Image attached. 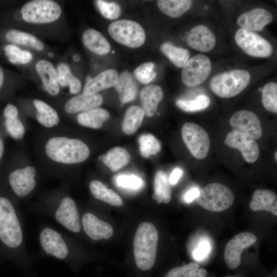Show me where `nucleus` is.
I'll return each mask as SVG.
<instances>
[{"label":"nucleus","mask_w":277,"mask_h":277,"mask_svg":"<svg viewBox=\"0 0 277 277\" xmlns=\"http://www.w3.org/2000/svg\"><path fill=\"white\" fill-rule=\"evenodd\" d=\"M159 239L155 226L149 222L140 224L133 240V251L137 267L146 271L153 266L156 255Z\"/></svg>","instance_id":"f03ea898"},{"label":"nucleus","mask_w":277,"mask_h":277,"mask_svg":"<svg viewBox=\"0 0 277 277\" xmlns=\"http://www.w3.org/2000/svg\"><path fill=\"white\" fill-rule=\"evenodd\" d=\"M210 102V99L207 95L202 94L192 100H177L176 104L185 111L195 112L206 108L209 106Z\"/></svg>","instance_id":"ea45409f"},{"label":"nucleus","mask_w":277,"mask_h":277,"mask_svg":"<svg viewBox=\"0 0 277 277\" xmlns=\"http://www.w3.org/2000/svg\"><path fill=\"white\" fill-rule=\"evenodd\" d=\"M83 230L92 240L98 241L110 238L113 233L112 226L91 213H85L81 219Z\"/></svg>","instance_id":"6ab92c4d"},{"label":"nucleus","mask_w":277,"mask_h":277,"mask_svg":"<svg viewBox=\"0 0 277 277\" xmlns=\"http://www.w3.org/2000/svg\"><path fill=\"white\" fill-rule=\"evenodd\" d=\"M207 270L194 262L172 268L165 277H206Z\"/></svg>","instance_id":"e433bc0d"},{"label":"nucleus","mask_w":277,"mask_h":277,"mask_svg":"<svg viewBox=\"0 0 277 277\" xmlns=\"http://www.w3.org/2000/svg\"><path fill=\"white\" fill-rule=\"evenodd\" d=\"M182 173V170L180 168H177L174 169L171 173L169 178L168 179L170 184L172 185H175V184H176L179 179H180Z\"/></svg>","instance_id":"09e8293b"},{"label":"nucleus","mask_w":277,"mask_h":277,"mask_svg":"<svg viewBox=\"0 0 277 277\" xmlns=\"http://www.w3.org/2000/svg\"><path fill=\"white\" fill-rule=\"evenodd\" d=\"M57 74L59 84L63 87L69 86L71 94H76L81 91V82L73 75L70 68L66 63H61L58 64Z\"/></svg>","instance_id":"72a5a7b5"},{"label":"nucleus","mask_w":277,"mask_h":277,"mask_svg":"<svg viewBox=\"0 0 277 277\" xmlns=\"http://www.w3.org/2000/svg\"><path fill=\"white\" fill-rule=\"evenodd\" d=\"M196 199L197 204L204 209L212 212H221L233 204L234 196L232 190L226 186L212 183L203 188Z\"/></svg>","instance_id":"39448f33"},{"label":"nucleus","mask_w":277,"mask_h":277,"mask_svg":"<svg viewBox=\"0 0 277 277\" xmlns=\"http://www.w3.org/2000/svg\"><path fill=\"white\" fill-rule=\"evenodd\" d=\"M225 277H238V276H225Z\"/></svg>","instance_id":"6e6d98bb"},{"label":"nucleus","mask_w":277,"mask_h":277,"mask_svg":"<svg viewBox=\"0 0 277 277\" xmlns=\"http://www.w3.org/2000/svg\"><path fill=\"white\" fill-rule=\"evenodd\" d=\"M236 44L248 55L255 57H268L273 52L271 44L260 35L242 28L235 32Z\"/></svg>","instance_id":"1a4fd4ad"},{"label":"nucleus","mask_w":277,"mask_h":277,"mask_svg":"<svg viewBox=\"0 0 277 277\" xmlns=\"http://www.w3.org/2000/svg\"><path fill=\"white\" fill-rule=\"evenodd\" d=\"M45 151L51 160L65 164L82 163L90 155V150L84 142L64 136L50 138L46 144Z\"/></svg>","instance_id":"f257e3e1"},{"label":"nucleus","mask_w":277,"mask_h":277,"mask_svg":"<svg viewBox=\"0 0 277 277\" xmlns=\"http://www.w3.org/2000/svg\"><path fill=\"white\" fill-rule=\"evenodd\" d=\"M273 19L271 13L268 10L258 8L241 14L236 21L238 25L243 29L260 31L270 23Z\"/></svg>","instance_id":"a211bd4d"},{"label":"nucleus","mask_w":277,"mask_h":277,"mask_svg":"<svg viewBox=\"0 0 277 277\" xmlns=\"http://www.w3.org/2000/svg\"><path fill=\"white\" fill-rule=\"evenodd\" d=\"M89 187L91 194L96 199L112 206H123L121 197L113 190L108 189L102 182L93 180L89 183Z\"/></svg>","instance_id":"c85d7f7f"},{"label":"nucleus","mask_w":277,"mask_h":277,"mask_svg":"<svg viewBox=\"0 0 277 277\" xmlns=\"http://www.w3.org/2000/svg\"><path fill=\"white\" fill-rule=\"evenodd\" d=\"M274 159L275 161H277V151H276L274 153Z\"/></svg>","instance_id":"5fc2aeb1"},{"label":"nucleus","mask_w":277,"mask_h":277,"mask_svg":"<svg viewBox=\"0 0 277 277\" xmlns=\"http://www.w3.org/2000/svg\"><path fill=\"white\" fill-rule=\"evenodd\" d=\"M33 104L36 109V118L43 126L51 128L58 124L60 118L56 111L45 102L35 100Z\"/></svg>","instance_id":"2f4dec72"},{"label":"nucleus","mask_w":277,"mask_h":277,"mask_svg":"<svg viewBox=\"0 0 277 277\" xmlns=\"http://www.w3.org/2000/svg\"><path fill=\"white\" fill-rule=\"evenodd\" d=\"M181 133L185 144L194 157L202 160L207 156L210 142L203 127L194 123H186L182 128Z\"/></svg>","instance_id":"6e6552de"},{"label":"nucleus","mask_w":277,"mask_h":277,"mask_svg":"<svg viewBox=\"0 0 277 277\" xmlns=\"http://www.w3.org/2000/svg\"><path fill=\"white\" fill-rule=\"evenodd\" d=\"M4 115L6 119L18 117V111L16 107L12 104H8L4 109Z\"/></svg>","instance_id":"de8ad7c7"},{"label":"nucleus","mask_w":277,"mask_h":277,"mask_svg":"<svg viewBox=\"0 0 277 277\" xmlns=\"http://www.w3.org/2000/svg\"><path fill=\"white\" fill-rule=\"evenodd\" d=\"M262 102L264 108L269 112L277 113V84H266L262 90Z\"/></svg>","instance_id":"4c0bfd02"},{"label":"nucleus","mask_w":277,"mask_h":277,"mask_svg":"<svg viewBox=\"0 0 277 277\" xmlns=\"http://www.w3.org/2000/svg\"><path fill=\"white\" fill-rule=\"evenodd\" d=\"M0 240L7 247L23 246L24 233L16 210L7 198L0 197Z\"/></svg>","instance_id":"7ed1b4c3"},{"label":"nucleus","mask_w":277,"mask_h":277,"mask_svg":"<svg viewBox=\"0 0 277 277\" xmlns=\"http://www.w3.org/2000/svg\"><path fill=\"white\" fill-rule=\"evenodd\" d=\"M4 82V74L0 67V89H1Z\"/></svg>","instance_id":"603ef678"},{"label":"nucleus","mask_w":277,"mask_h":277,"mask_svg":"<svg viewBox=\"0 0 277 277\" xmlns=\"http://www.w3.org/2000/svg\"><path fill=\"white\" fill-rule=\"evenodd\" d=\"M95 2L101 13L105 18L114 19L120 16L121 9L116 3L99 0L95 1Z\"/></svg>","instance_id":"37998d69"},{"label":"nucleus","mask_w":277,"mask_h":277,"mask_svg":"<svg viewBox=\"0 0 277 277\" xmlns=\"http://www.w3.org/2000/svg\"><path fill=\"white\" fill-rule=\"evenodd\" d=\"M23 19L33 24H46L57 19L62 9L55 2L51 0H34L25 4L21 10Z\"/></svg>","instance_id":"0eeeda50"},{"label":"nucleus","mask_w":277,"mask_h":277,"mask_svg":"<svg viewBox=\"0 0 277 277\" xmlns=\"http://www.w3.org/2000/svg\"><path fill=\"white\" fill-rule=\"evenodd\" d=\"M56 221L68 230L78 233L81 229V221L74 201L70 197H64L54 212Z\"/></svg>","instance_id":"2eb2a0df"},{"label":"nucleus","mask_w":277,"mask_h":277,"mask_svg":"<svg viewBox=\"0 0 277 277\" xmlns=\"http://www.w3.org/2000/svg\"><path fill=\"white\" fill-rule=\"evenodd\" d=\"M115 89L118 94L119 99L123 104L133 101L137 93V86L132 74L125 71L118 76Z\"/></svg>","instance_id":"393cba45"},{"label":"nucleus","mask_w":277,"mask_h":277,"mask_svg":"<svg viewBox=\"0 0 277 277\" xmlns=\"http://www.w3.org/2000/svg\"><path fill=\"white\" fill-rule=\"evenodd\" d=\"M6 37L9 42L27 45L37 50H42L44 48L43 43L34 35L20 30H10L6 33Z\"/></svg>","instance_id":"c9c22d12"},{"label":"nucleus","mask_w":277,"mask_h":277,"mask_svg":"<svg viewBox=\"0 0 277 277\" xmlns=\"http://www.w3.org/2000/svg\"><path fill=\"white\" fill-rule=\"evenodd\" d=\"M39 243L47 254L64 260L69 253L68 245L62 234L49 227L44 228L39 234Z\"/></svg>","instance_id":"ddd939ff"},{"label":"nucleus","mask_w":277,"mask_h":277,"mask_svg":"<svg viewBox=\"0 0 277 277\" xmlns=\"http://www.w3.org/2000/svg\"><path fill=\"white\" fill-rule=\"evenodd\" d=\"M103 101L99 93L86 95L82 94L69 99L65 105V110L69 113L85 111L100 106Z\"/></svg>","instance_id":"b1692460"},{"label":"nucleus","mask_w":277,"mask_h":277,"mask_svg":"<svg viewBox=\"0 0 277 277\" xmlns=\"http://www.w3.org/2000/svg\"><path fill=\"white\" fill-rule=\"evenodd\" d=\"M109 116L107 110L96 107L79 113L77 116V120L80 125L84 127L99 129Z\"/></svg>","instance_id":"cd10ccee"},{"label":"nucleus","mask_w":277,"mask_h":277,"mask_svg":"<svg viewBox=\"0 0 277 277\" xmlns=\"http://www.w3.org/2000/svg\"><path fill=\"white\" fill-rule=\"evenodd\" d=\"M138 141L141 154L145 158L155 154L161 150L160 142L151 134H142L138 137Z\"/></svg>","instance_id":"58836bf2"},{"label":"nucleus","mask_w":277,"mask_h":277,"mask_svg":"<svg viewBox=\"0 0 277 277\" xmlns=\"http://www.w3.org/2000/svg\"><path fill=\"white\" fill-rule=\"evenodd\" d=\"M171 189L167 174L162 170L158 171L154 178L152 199L158 204H166L171 201Z\"/></svg>","instance_id":"c756f323"},{"label":"nucleus","mask_w":277,"mask_h":277,"mask_svg":"<svg viewBox=\"0 0 277 277\" xmlns=\"http://www.w3.org/2000/svg\"><path fill=\"white\" fill-rule=\"evenodd\" d=\"M233 129L254 140L262 135V128L258 116L254 112L241 110L235 112L229 120Z\"/></svg>","instance_id":"4468645a"},{"label":"nucleus","mask_w":277,"mask_h":277,"mask_svg":"<svg viewBox=\"0 0 277 277\" xmlns=\"http://www.w3.org/2000/svg\"><path fill=\"white\" fill-rule=\"evenodd\" d=\"M36 170L32 166L17 169L9 176V183L13 192L18 196L29 194L36 185Z\"/></svg>","instance_id":"dca6fc26"},{"label":"nucleus","mask_w":277,"mask_h":277,"mask_svg":"<svg viewBox=\"0 0 277 277\" xmlns=\"http://www.w3.org/2000/svg\"><path fill=\"white\" fill-rule=\"evenodd\" d=\"M35 69L48 93L56 95L59 92L60 86L57 72L52 64L47 60H42L36 63Z\"/></svg>","instance_id":"5701e85b"},{"label":"nucleus","mask_w":277,"mask_h":277,"mask_svg":"<svg viewBox=\"0 0 277 277\" xmlns=\"http://www.w3.org/2000/svg\"><path fill=\"white\" fill-rule=\"evenodd\" d=\"M163 97L162 89L158 85H148L141 90L140 98L146 116L151 117L155 114Z\"/></svg>","instance_id":"412c9836"},{"label":"nucleus","mask_w":277,"mask_h":277,"mask_svg":"<svg viewBox=\"0 0 277 277\" xmlns=\"http://www.w3.org/2000/svg\"><path fill=\"white\" fill-rule=\"evenodd\" d=\"M118 74L115 69H108L99 73L88 81L84 86L83 94L89 95L114 86L118 78Z\"/></svg>","instance_id":"aec40b11"},{"label":"nucleus","mask_w":277,"mask_h":277,"mask_svg":"<svg viewBox=\"0 0 277 277\" xmlns=\"http://www.w3.org/2000/svg\"><path fill=\"white\" fill-rule=\"evenodd\" d=\"M110 35L117 42L130 48L143 45L146 39L143 28L137 23L128 19H120L109 26Z\"/></svg>","instance_id":"423d86ee"},{"label":"nucleus","mask_w":277,"mask_h":277,"mask_svg":"<svg viewBox=\"0 0 277 277\" xmlns=\"http://www.w3.org/2000/svg\"><path fill=\"white\" fill-rule=\"evenodd\" d=\"M186 42L191 48L201 52H207L214 47L216 38L208 27L199 25L191 29Z\"/></svg>","instance_id":"f3484780"},{"label":"nucleus","mask_w":277,"mask_h":277,"mask_svg":"<svg viewBox=\"0 0 277 277\" xmlns=\"http://www.w3.org/2000/svg\"><path fill=\"white\" fill-rule=\"evenodd\" d=\"M5 54L12 64H25L30 62L32 55L28 51L23 50L13 45H8L5 48Z\"/></svg>","instance_id":"a19ab883"},{"label":"nucleus","mask_w":277,"mask_h":277,"mask_svg":"<svg viewBox=\"0 0 277 277\" xmlns=\"http://www.w3.org/2000/svg\"><path fill=\"white\" fill-rule=\"evenodd\" d=\"M249 207L252 211H266L276 216V194L270 190L258 189L252 194Z\"/></svg>","instance_id":"4be33fe9"},{"label":"nucleus","mask_w":277,"mask_h":277,"mask_svg":"<svg viewBox=\"0 0 277 277\" xmlns=\"http://www.w3.org/2000/svg\"><path fill=\"white\" fill-rule=\"evenodd\" d=\"M192 4L189 0H160L157 4L160 10L170 17L176 18L188 10Z\"/></svg>","instance_id":"473e14b6"},{"label":"nucleus","mask_w":277,"mask_h":277,"mask_svg":"<svg viewBox=\"0 0 277 277\" xmlns=\"http://www.w3.org/2000/svg\"><path fill=\"white\" fill-rule=\"evenodd\" d=\"M199 191V190L196 188H192L185 194V201L187 203L191 202L198 196Z\"/></svg>","instance_id":"8fccbe9b"},{"label":"nucleus","mask_w":277,"mask_h":277,"mask_svg":"<svg viewBox=\"0 0 277 277\" xmlns=\"http://www.w3.org/2000/svg\"><path fill=\"white\" fill-rule=\"evenodd\" d=\"M4 149V143L3 141L0 138V161L3 154Z\"/></svg>","instance_id":"3c124183"},{"label":"nucleus","mask_w":277,"mask_h":277,"mask_svg":"<svg viewBox=\"0 0 277 277\" xmlns=\"http://www.w3.org/2000/svg\"><path fill=\"white\" fill-rule=\"evenodd\" d=\"M224 143L228 147L239 150L248 163H253L259 158L260 150L255 140L234 129L227 134Z\"/></svg>","instance_id":"f8f14e48"},{"label":"nucleus","mask_w":277,"mask_h":277,"mask_svg":"<svg viewBox=\"0 0 277 277\" xmlns=\"http://www.w3.org/2000/svg\"><path fill=\"white\" fill-rule=\"evenodd\" d=\"M211 69V63L207 56L202 54L195 55L183 67L181 76L182 81L186 86H196L206 80Z\"/></svg>","instance_id":"9d476101"},{"label":"nucleus","mask_w":277,"mask_h":277,"mask_svg":"<svg viewBox=\"0 0 277 277\" xmlns=\"http://www.w3.org/2000/svg\"><path fill=\"white\" fill-rule=\"evenodd\" d=\"M155 67V64L152 62L143 63L134 70V75L142 83L148 84L156 77Z\"/></svg>","instance_id":"79ce46f5"},{"label":"nucleus","mask_w":277,"mask_h":277,"mask_svg":"<svg viewBox=\"0 0 277 277\" xmlns=\"http://www.w3.org/2000/svg\"><path fill=\"white\" fill-rule=\"evenodd\" d=\"M116 183L118 186L125 188L138 189L143 184L141 179L134 175L122 174L117 176Z\"/></svg>","instance_id":"a18cd8bd"},{"label":"nucleus","mask_w":277,"mask_h":277,"mask_svg":"<svg viewBox=\"0 0 277 277\" xmlns=\"http://www.w3.org/2000/svg\"><path fill=\"white\" fill-rule=\"evenodd\" d=\"M161 51L176 67H183L189 60L190 53L187 49L178 47L169 42L160 46Z\"/></svg>","instance_id":"f704fd0d"},{"label":"nucleus","mask_w":277,"mask_h":277,"mask_svg":"<svg viewBox=\"0 0 277 277\" xmlns=\"http://www.w3.org/2000/svg\"><path fill=\"white\" fill-rule=\"evenodd\" d=\"M145 113L143 109L137 106L128 108L122 123L123 131L126 134L134 133L141 126Z\"/></svg>","instance_id":"7c9ffc66"},{"label":"nucleus","mask_w":277,"mask_h":277,"mask_svg":"<svg viewBox=\"0 0 277 277\" xmlns=\"http://www.w3.org/2000/svg\"><path fill=\"white\" fill-rule=\"evenodd\" d=\"M99 159L112 171H116L129 163L130 155L124 148L115 147L110 149L106 154L101 155Z\"/></svg>","instance_id":"bb28decb"},{"label":"nucleus","mask_w":277,"mask_h":277,"mask_svg":"<svg viewBox=\"0 0 277 277\" xmlns=\"http://www.w3.org/2000/svg\"><path fill=\"white\" fill-rule=\"evenodd\" d=\"M210 250V246L208 242L205 241L201 242L193 251V256L196 260H202L209 253Z\"/></svg>","instance_id":"49530a36"},{"label":"nucleus","mask_w":277,"mask_h":277,"mask_svg":"<svg viewBox=\"0 0 277 277\" xmlns=\"http://www.w3.org/2000/svg\"><path fill=\"white\" fill-rule=\"evenodd\" d=\"M5 125L8 133L13 138L18 140L23 137L25 127L18 117L6 119Z\"/></svg>","instance_id":"c03bdc74"},{"label":"nucleus","mask_w":277,"mask_h":277,"mask_svg":"<svg viewBox=\"0 0 277 277\" xmlns=\"http://www.w3.org/2000/svg\"><path fill=\"white\" fill-rule=\"evenodd\" d=\"M73 59L75 61H78L80 59V57L78 55H75L73 57Z\"/></svg>","instance_id":"864d4df0"},{"label":"nucleus","mask_w":277,"mask_h":277,"mask_svg":"<svg viewBox=\"0 0 277 277\" xmlns=\"http://www.w3.org/2000/svg\"><path fill=\"white\" fill-rule=\"evenodd\" d=\"M82 41L86 48L98 55H105L110 51L111 46L107 39L95 29L85 30L82 35Z\"/></svg>","instance_id":"a878e982"},{"label":"nucleus","mask_w":277,"mask_h":277,"mask_svg":"<svg viewBox=\"0 0 277 277\" xmlns=\"http://www.w3.org/2000/svg\"><path fill=\"white\" fill-rule=\"evenodd\" d=\"M250 80L248 71L235 69L215 75L211 78L209 85L215 95L228 98L236 96L245 90Z\"/></svg>","instance_id":"20e7f679"},{"label":"nucleus","mask_w":277,"mask_h":277,"mask_svg":"<svg viewBox=\"0 0 277 277\" xmlns=\"http://www.w3.org/2000/svg\"><path fill=\"white\" fill-rule=\"evenodd\" d=\"M256 240L254 234L247 232L238 233L229 240L225 246L224 254L228 267L231 269L238 268L243 250L254 244Z\"/></svg>","instance_id":"9b49d317"}]
</instances>
